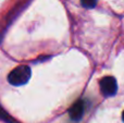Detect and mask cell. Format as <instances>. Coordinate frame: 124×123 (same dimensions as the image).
<instances>
[{"label": "cell", "mask_w": 124, "mask_h": 123, "mask_svg": "<svg viewBox=\"0 0 124 123\" xmlns=\"http://www.w3.org/2000/svg\"><path fill=\"white\" fill-rule=\"evenodd\" d=\"M85 111V102L83 100H77L76 102L73 104V106L69 110V115H70L71 120L73 121H79L82 119Z\"/></svg>", "instance_id": "cell-3"}, {"label": "cell", "mask_w": 124, "mask_h": 123, "mask_svg": "<svg viewBox=\"0 0 124 123\" xmlns=\"http://www.w3.org/2000/svg\"><path fill=\"white\" fill-rule=\"evenodd\" d=\"M31 75H32V71L30 67L19 65L8 74V82L13 86H22L28 83Z\"/></svg>", "instance_id": "cell-1"}, {"label": "cell", "mask_w": 124, "mask_h": 123, "mask_svg": "<svg viewBox=\"0 0 124 123\" xmlns=\"http://www.w3.org/2000/svg\"><path fill=\"white\" fill-rule=\"evenodd\" d=\"M81 3L84 8L92 9L97 4V0H81Z\"/></svg>", "instance_id": "cell-4"}, {"label": "cell", "mask_w": 124, "mask_h": 123, "mask_svg": "<svg viewBox=\"0 0 124 123\" xmlns=\"http://www.w3.org/2000/svg\"><path fill=\"white\" fill-rule=\"evenodd\" d=\"M122 119H123V122H124V111H123V113H122Z\"/></svg>", "instance_id": "cell-6"}, {"label": "cell", "mask_w": 124, "mask_h": 123, "mask_svg": "<svg viewBox=\"0 0 124 123\" xmlns=\"http://www.w3.org/2000/svg\"><path fill=\"white\" fill-rule=\"evenodd\" d=\"M99 85H100L101 93L106 97H111L118 91L116 81L112 76H105V77H102L100 80V82H99Z\"/></svg>", "instance_id": "cell-2"}, {"label": "cell", "mask_w": 124, "mask_h": 123, "mask_svg": "<svg viewBox=\"0 0 124 123\" xmlns=\"http://www.w3.org/2000/svg\"><path fill=\"white\" fill-rule=\"evenodd\" d=\"M0 118H1V119H8V113L4 112L1 107H0Z\"/></svg>", "instance_id": "cell-5"}]
</instances>
